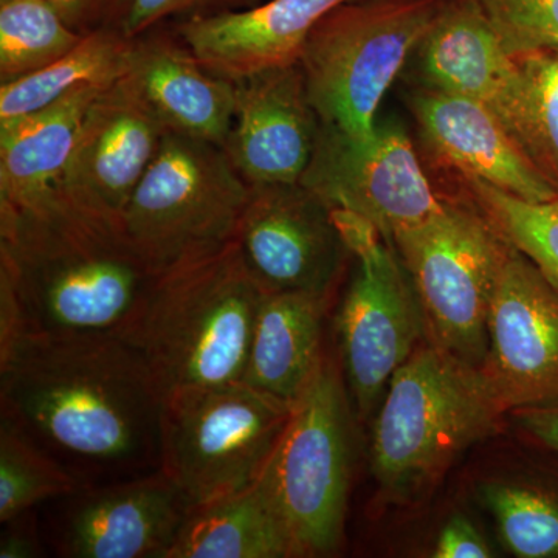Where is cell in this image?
<instances>
[{"label":"cell","instance_id":"cell-1","mask_svg":"<svg viewBox=\"0 0 558 558\" xmlns=\"http://www.w3.org/2000/svg\"><path fill=\"white\" fill-rule=\"evenodd\" d=\"M0 402L83 486L160 469L163 395L123 337L17 330L0 340Z\"/></svg>","mask_w":558,"mask_h":558},{"label":"cell","instance_id":"cell-2","mask_svg":"<svg viewBox=\"0 0 558 558\" xmlns=\"http://www.w3.org/2000/svg\"><path fill=\"white\" fill-rule=\"evenodd\" d=\"M156 275L123 218L60 186L0 207V340L17 330L121 337Z\"/></svg>","mask_w":558,"mask_h":558},{"label":"cell","instance_id":"cell-3","mask_svg":"<svg viewBox=\"0 0 558 558\" xmlns=\"http://www.w3.org/2000/svg\"><path fill=\"white\" fill-rule=\"evenodd\" d=\"M263 293L233 240L157 274L121 337L145 360L163 399L241 381Z\"/></svg>","mask_w":558,"mask_h":558},{"label":"cell","instance_id":"cell-4","mask_svg":"<svg viewBox=\"0 0 558 558\" xmlns=\"http://www.w3.org/2000/svg\"><path fill=\"white\" fill-rule=\"evenodd\" d=\"M376 411L371 469L400 502L428 494L506 413L483 371L429 341L396 371Z\"/></svg>","mask_w":558,"mask_h":558},{"label":"cell","instance_id":"cell-5","mask_svg":"<svg viewBox=\"0 0 558 558\" xmlns=\"http://www.w3.org/2000/svg\"><path fill=\"white\" fill-rule=\"evenodd\" d=\"M391 244L413 281L429 343L481 369L492 301L512 245L459 193L442 194L435 215Z\"/></svg>","mask_w":558,"mask_h":558},{"label":"cell","instance_id":"cell-6","mask_svg":"<svg viewBox=\"0 0 558 558\" xmlns=\"http://www.w3.org/2000/svg\"><path fill=\"white\" fill-rule=\"evenodd\" d=\"M446 0H351L318 22L300 65L322 123L348 134L376 126L379 106Z\"/></svg>","mask_w":558,"mask_h":558},{"label":"cell","instance_id":"cell-7","mask_svg":"<svg viewBox=\"0 0 558 558\" xmlns=\"http://www.w3.org/2000/svg\"><path fill=\"white\" fill-rule=\"evenodd\" d=\"M248 193L222 146L167 132L124 209V229L160 274L233 241Z\"/></svg>","mask_w":558,"mask_h":558},{"label":"cell","instance_id":"cell-8","mask_svg":"<svg viewBox=\"0 0 558 558\" xmlns=\"http://www.w3.org/2000/svg\"><path fill=\"white\" fill-rule=\"evenodd\" d=\"M292 410L242 380L174 392L161 411L160 469L190 508L234 494L269 464Z\"/></svg>","mask_w":558,"mask_h":558},{"label":"cell","instance_id":"cell-9","mask_svg":"<svg viewBox=\"0 0 558 558\" xmlns=\"http://www.w3.org/2000/svg\"><path fill=\"white\" fill-rule=\"evenodd\" d=\"M339 369L328 357L293 403L264 478L288 529L293 557L339 549L351 481V413Z\"/></svg>","mask_w":558,"mask_h":558},{"label":"cell","instance_id":"cell-10","mask_svg":"<svg viewBox=\"0 0 558 558\" xmlns=\"http://www.w3.org/2000/svg\"><path fill=\"white\" fill-rule=\"evenodd\" d=\"M333 216L355 264L337 333L352 402L366 418L427 332L413 281L391 241L359 216L340 209Z\"/></svg>","mask_w":558,"mask_h":558},{"label":"cell","instance_id":"cell-11","mask_svg":"<svg viewBox=\"0 0 558 558\" xmlns=\"http://www.w3.org/2000/svg\"><path fill=\"white\" fill-rule=\"evenodd\" d=\"M300 182L330 208L368 220L389 241L442 205L413 138L395 117L377 119L366 135L322 123Z\"/></svg>","mask_w":558,"mask_h":558},{"label":"cell","instance_id":"cell-12","mask_svg":"<svg viewBox=\"0 0 558 558\" xmlns=\"http://www.w3.org/2000/svg\"><path fill=\"white\" fill-rule=\"evenodd\" d=\"M234 240L264 293L332 296L351 256L333 209L301 182L250 185Z\"/></svg>","mask_w":558,"mask_h":558},{"label":"cell","instance_id":"cell-13","mask_svg":"<svg viewBox=\"0 0 558 558\" xmlns=\"http://www.w3.org/2000/svg\"><path fill=\"white\" fill-rule=\"evenodd\" d=\"M481 371L506 413L558 407V290L515 248L492 301Z\"/></svg>","mask_w":558,"mask_h":558},{"label":"cell","instance_id":"cell-14","mask_svg":"<svg viewBox=\"0 0 558 558\" xmlns=\"http://www.w3.org/2000/svg\"><path fill=\"white\" fill-rule=\"evenodd\" d=\"M69 497L57 535L69 558H167L191 509L161 469Z\"/></svg>","mask_w":558,"mask_h":558},{"label":"cell","instance_id":"cell-15","mask_svg":"<svg viewBox=\"0 0 558 558\" xmlns=\"http://www.w3.org/2000/svg\"><path fill=\"white\" fill-rule=\"evenodd\" d=\"M167 132L128 73L101 90L87 109L58 186L90 207L123 218Z\"/></svg>","mask_w":558,"mask_h":558},{"label":"cell","instance_id":"cell-16","mask_svg":"<svg viewBox=\"0 0 558 558\" xmlns=\"http://www.w3.org/2000/svg\"><path fill=\"white\" fill-rule=\"evenodd\" d=\"M233 124L223 150L248 185L295 183L322 128L300 62L234 81Z\"/></svg>","mask_w":558,"mask_h":558},{"label":"cell","instance_id":"cell-17","mask_svg":"<svg viewBox=\"0 0 558 558\" xmlns=\"http://www.w3.org/2000/svg\"><path fill=\"white\" fill-rule=\"evenodd\" d=\"M405 70L411 87L483 102L510 134L515 132L523 109V75L478 0H446Z\"/></svg>","mask_w":558,"mask_h":558},{"label":"cell","instance_id":"cell-18","mask_svg":"<svg viewBox=\"0 0 558 558\" xmlns=\"http://www.w3.org/2000/svg\"><path fill=\"white\" fill-rule=\"evenodd\" d=\"M407 105L422 146L439 170L483 180L529 202L558 196L497 113L483 102L411 87Z\"/></svg>","mask_w":558,"mask_h":558},{"label":"cell","instance_id":"cell-19","mask_svg":"<svg viewBox=\"0 0 558 558\" xmlns=\"http://www.w3.org/2000/svg\"><path fill=\"white\" fill-rule=\"evenodd\" d=\"M351 0H269L245 10L196 14L172 25L197 60L238 81L299 62L312 31Z\"/></svg>","mask_w":558,"mask_h":558},{"label":"cell","instance_id":"cell-20","mask_svg":"<svg viewBox=\"0 0 558 558\" xmlns=\"http://www.w3.org/2000/svg\"><path fill=\"white\" fill-rule=\"evenodd\" d=\"M130 75L168 132L223 148L233 124L234 81L205 68L172 25L134 38Z\"/></svg>","mask_w":558,"mask_h":558},{"label":"cell","instance_id":"cell-21","mask_svg":"<svg viewBox=\"0 0 558 558\" xmlns=\"http://www.w3.org/2000/svg\"><path fill=\"white\" fill-rule=\"evenodd\" d=\"M329 300L311 293H263L242 381L293 405L325 362L323 322Z\"/></svg>","mask_w":558,"mask_h":558},{"label":"cell","instance_id":"cell-22","mask_svg":"<svg viewBox=\"0 0 558 558\" xmlns=\"http://www.w3.org/2000/svg\"><path fill=\"white\" fill-rule=\"evenodd\" d=\"M106 87H78L36 112L0 121V207H22L57 189L81 121Z\"/></svg>","mask_w":558,"mask_h":558},{"label":"cell","instance_id":"cell-23","mask_svg":"<svg viewBox=\"0 0 558 558\" xmlns=\"http://www.w3.org/2000/svg\"><path fill=\"white\" fill-rule=\"evenodd\" d=\"M293 557L264 472L250 486L191 508L167 558Z\"/></svg>","mask_w":558,"mask_h":558},{"label":"cell","instance_id":"cell-24","mask_svg":"<svg viewBox=\"0 0 558 558\" xmlns=\"http://www.w3.org/2000/svg\"><path fill=\"white\" fill-rule=\"evenodd\" d=\"M134 38L106 27L83 39L44 69L0 83V121L46 108L78 87L110 86L131 70Z\"/></svg>","mask_w":558,"mask_h":558},{"label":"cell","instance_id":"cell-25","mask_svg":"<svg viewBox=\"0 0 558 558\" xmlns=\"http://www.w3.org/2000/svg\"><path fill=\"white\" fill-rule=\"evenodd\" d=\"M457 193L468 197L495 230L535 264L558 290V196L529 202L480 179L449 174Z\"/></svg>","mask_w":558,"mask_h":558},{"label":"cell","instance_id":"cell-26","mask_svg":"<svg viewBox=\"0 0 558 558\" xmlns=\"http://www.w3.org/2000/svg\"><path fill=\"white\" fill-rule=\"evenodd\" d=\"M81 481L24 429L0 424V523L31 512L40 502L75 494Z\"/></svg>","mask_w":558,"mask_h":558},{"label":"cell","instance_id":"cell-27","mask_svg":"<svg viewBox=\"0 0 558 558\" xmlns=\"http://www.w3.org/2000/svg\"><path fill=\"white\" fill-rule=\"evenodd\" d=\"M83 36L47 0H0V83L46 68Z\"/></svg>","mask_w":558,"mask_h":558},{"label":"cell","instance_id":"cell-28","mask_svg":"<svg viewBox=\"0 0 558 558\" xmlns=\"http://www.w3.org/2000/svg\"><path fill=\"white\" fill-rule=\"evenodd\" d=\"M480 495L497 521L499 537L513 556H558V499L512 481L483 484Z\"/></svg>","mask_w":558,"mask_h":558},{"label":"cell","instance_id":"cell-29","mask_svg":"<svg viewBox=\"0 0 558 558\" xmlns=\"http://www.w3.org/2000/svg\"><path fill=\"white\" fill-rule=\"evenodd\" d=\"M523 75V109L513 137L558 193V51L515 58Z\"/></svg>","mask_w":558,"mask_h":558},{"label":"cell","instance_id":"cell-30","mask_svg":"<svg viewBox=\"0 0 558 558\" xmlns=\"http://www.w3.org/2000/svg\"><path fill=\"white\" fill-rule=\"evenodd\" d=\"M510 57L558 51V0H478Z\"/></svg>","mask_w":558,"mask_h":558},{"label":"cell","instance_id":"cell-31","mask_svg":"<svg viewBox=\"0 0 558 558\" xmlns=\"http://www.w3.org/2000/svg\"><path fill=\"white\" fill-rule=\"evenodd\" d=\"M258 3L260 0H126L119 28L130 38H137L171 17L245 10Z\"/></svg>","mask_w":558,"mask_h":558},{"label":"cell","instance_id":"cell-32","mask_svg":"<svg viewBox=\"0 0 558 558\" xmlns=\"http://www.w3.org/2000/svg\"><path fill=\"white\" fill-rule=\"evenodd\" d=\"M72 31L80 35L120 27L126 0H47Z\"/></svg>","mask_w":558,"mask_h":558},{"label":"cell","instance_id":"cell-33","mask_svg":"<svg viewBox=\"0 0 558 558\" xmlns=\"http://www.w3.org/2000/svg\"><path fill=\"white\" fill-rule=\"evenodd\" d=\"M435 558H487L492 557L486 539L464 515H453L440 529L433 549Z\"/></svg>","mask_w":558,"mask_h":558},{"label":"cell","instance_id":"cell-34","mask_svg":"<svg viewBox=\"0 0 558 558\" xmlns=\"http://www.w3.org/2000/svg\"><path fill=\"white\" fill-rule=\"evenodd\" d=\"M33 513L25 512L3 523L0 538V558H33L43 556Z\"/></svg>","mask_w":558,"mask_h":558},{"label":"cell","instance_id":"cell-35","mask_svg":"<svg viewBox=\"0 0 558 558\" xmlns=\"http://www.w3.org/2000/svg\"><path fill=\"white\" fill-rule=\"evenodd\" d=\"M515 416L520 427L532 438L558 451V407L517 411Z\"/></svg>","mask_w":558,"mask_h":558}]
</instances>
